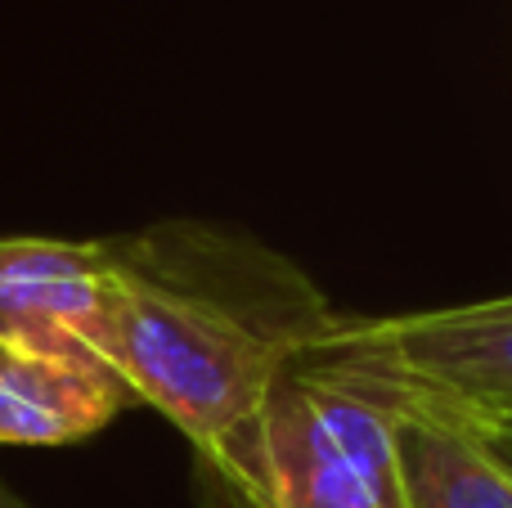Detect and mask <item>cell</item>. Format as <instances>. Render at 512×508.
<instances>
[{"mask_svg": "<svg viewBox=\"0 0 512 508\" xmlns=\"http://www.w3.org/2000/svg\"><path fill=\"white\" fill-rule=\"evenodd\" d=\"M333 320L279 252L203 221H162L108 239L95 360L131 405L176 423L198 459L248 428Z\"/></svg>", "mask_w": 512, "mask_h": 508, "instance_id": "obj_1", "label": "cell"}, {"mask_svg": "<svg viewBox=\"0 0 512 508\" xmlns=\"http://www.w3.org/2000/svg\"><path fill=\"white\" fill-rule=\"evenodd\" d=\"M207 508H409L387 396L301 360L243 432L198 455Z\"/></svg>", "mask_w": 512, "mask_h": 508, "instance_id": "obj_2", "label": "cell"}, {"mask_svg": "<svg viewBox=\"0 0 512 508\" xmlns=\"http://www.w3.org/2000/svg\"><path fill=\"white\" fill-rule=\"evenodd\" d=\"M306 365L495 428L512 419V297L382 320L337 315Z\"/></svg>", "mask_w": 512, "mask_h": 508, "instance_id": "obj_3", "label": "cell"}, {"mask_svg": "<svg viewBox=\"0 0 512 508\" xmlns=\"http://www.w3.org/2000/svg\"><path fill=\"white\" fill-rule=\"evenodd\" d=\"M104 302L108 239H0V338L95 360Z\"/></svg>", "mask_w": 512, "mask_h": 508, "instance_id": "obj_4", "label": "cell"}, {"mask_svg": "<svg viewBox=\"0 0 512 508\" xmlns=\"http://www.w3.org/2000/svg\"><path fill=\"white\" fill-rule=\"evenodd\" d=\"M104 365L0 338V446H72L126 410Z\"/></svg>", "mask_w": 512, "mask_h": 508, "instance_id": "obj_5", "label": "cell"}, {"mask_svg": "<svg viewBox=\"0 0 512 508\" xmlns=\"http://www.w3.org/2000/svg\"><path fill=\"white\" fill-rule=\"evenodd\" d=\"M387 401L396 410V455L409 508H512V459L490 428L441 405L400 396Z\"/></svg>", "mask_w": 512, "mask_h": 508, "instance_id": "obj_6", "label": "cell"}, {"mask_svg": "<svg viewBox=\"0 0 512 508\" xmlns=\"http://www.w3.org/2000/svg\"><path fill=\"white\" fill-rule=\"evenodd\" d=\"M0 508H27L23 500H18V495L14 491H9V486L5 482H0Z\"/></svg>", "mask_w": 512, "mask_h": 508, "instance_id": "obj_7", "label": "cell"}, {"mask_svg": "<svg viewBox=\"0 0 512 508\" xmlns=\"http://www.w3.org/2000/svg\"><path fill=\"white\" fill-rule=\"evenodd\" d=\"M490 437H495V441H499V446H504V455L512 459V437H508V432H495V428H490Z\"/></svg>", "mask_w": 512, "mask_h": 508, "instance_id": "obj_8", "label": "cell"}, {"mask_svg": "<svg viewBox=\"0 0 512 508\" xmlns=\"http://www.w3.org/2000/svg\"><path fill=\"white\" fill-rule=\"evenodd\" d=\"M495 432H508V437H512V419L508 423H495Z\"/></svg>", "mask_w": 512, "mask_h": 508, "instance_id": "obj_9", "label": "cell"}]
</instances>
